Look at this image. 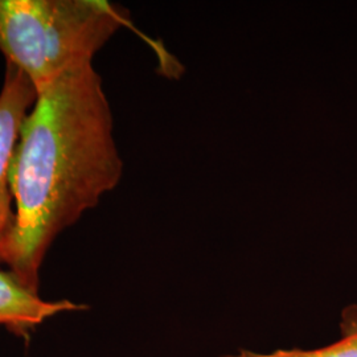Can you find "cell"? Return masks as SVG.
Instances as JSON below:
<instances>
[{"mask_svg":"<svg viewBox=\"0 0 357 357\" xmlns=\"http://www.w3.org/2000/svg\"><path fill=\"white\" fill-rule=\"evenodd\" d=\"M122 176L113 118L93 63L75 65L38 93L13 153L15 222L1 257L38 293L53 240L98 204Z\"/></svg>","mask_w":357,"mask_h":357,"instance_id":"1","label":"cell"},{"mask_svg":"<svg viewBox=\"0 0 357 357\" xmlns=\"http://www.w3.org/2000/svg\"><path fill=\"white\" fill-rule=\"evenodd\" d=\"M126 13L97 0H0V52L36 93L69 68L91 63Z\"/></svg>","mask_w":357,"mask_h":357,"instance_id":"2","label":"cell"},{"mask_svg":"<svg viewBox=\"0 0 357 357\" xmlns=\"http://www.w3.org/2000/svg\"><path fill=\"white\" fill-rule=\"evenodd\" d=\"M36 97L38 93L26 75L7 64L0 90V264L15 222L11 187L13 153Z\"/></svg>","mask_w":357,"mask_h":357,"instance_id":"3","label":"cell"},{"mask_svg":"<svg viewBox=\"0 0 357 357\" xmlns=\"http://www.w3.org/2000/svg\"><path fill=\"white\" fill-rule=\"evenodd\" d=\"M70 301H44L24 287L10 271H0V326L26 332L52 317L81 310Z\"/></svg>","mask_w":357,"mask_h":357,"instance_id":"4","label":"cell"}]
</instances>
